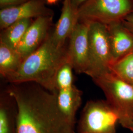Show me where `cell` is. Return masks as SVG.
Wrapping results in <instances>:
<instances>
[{
	"label": "cell",
	"mask_w": 133,
	"mask_h": 133,
	"mask_svg": "<svg viewBox=\"0 0 133 133\" xmlns=\"http://www.w3.org/2000/svg\"><path fill=\"white\" fill-rule=\"evenodd\" d=\"M53 18L43 16L34 19L16 49L24 59L36 50L48 38Z\"/></svg>",
	"instance_id": "10"
},
{
	"label": "cell",
	"mask_w": 133,
	"mask_h": 133,
	"mask_svg": "<svg viewBox=\"0 0 133 133\" xmlns=\"http://www.w3.org/2000/svg\"><path fill=\"white\" fill-rule=\"evenodd\" d=\"M24 59L17 50L0 42V74L6 79L21 66Z\"/></svg>",
	"instance_id": "14"
},
{
	"label": "cell",
	"mask_w": 133,
	"mask_h": 133,
	"mask_svg": "<svg viewBox=\"0 0 133 133\" xmlns=\"http://www.w3.org/2000/svg\"><path fill=\"white\" fill-rule=\"evenodd\" d=\"M127 129H129V130H130L131 132H132L133 133V122L127 128Z\"/></svg>",
	"instance_id": "21"
},
{
	"label": "cell",
	"mask_w": 133,
	"mask_h": 133,
	"mask_svg": "<svg viewBox=\"0 0 133 133\" xmlns=\"http://www.w3.org/2000/svg\"><path fill=\"white\" fill-rule=\"evenodd\" d=\"M17 105V133H71L74 126L57 105L56 93L35 82L10 83Z\"/></svg>",
	"instance_id": "1"
},
{
	"label": "cell",
	"mask_w": 133,
	"mask_h": 133,
	"mask_svg": "<svg viewBox=\"0 0 133 133\" xmlns=\"http://www.w3.org/2000/svg\"><path fill=\"white\" fill-rule=\"evenodd\" d=\"M133 13V0H88L77 10L78 21L108 25Z\"/></svg>",
	"instance_id": "4"
},
{
	"label": "cell",
	"mask_w": 133,
	"mask_h": 133,
	"mask_svg": "<svg viewBox=\"0 0 133 133\" xmlns=\"http://www.w3.org/2000/svg\"><path fill=\"white\" fill-rule=\"evenodd\" d=\"M73 8L76 10H78L79 7L83 5L88 0H70Z\"/></svg>",
	"instance_id": "19"
},
{
	"label": "cell",
	"mask_w": 133,
	"mask_h": 133,
	"mask_svg": "<svg viewBox=\"0 0 133 133\" xmlns=\"http://www.w3.org/2000/svg\"><path fill=\"white\" fill-rule=\"evenodd\" d=\"M34 20L33 19L19 20L1 30L0 42L16 50Z\"/></svg>",
	"instance_id": "15"
},
{
	"label": "cell",
	"mask_w": 133,
	"mask_h": 133,
	"mask_svg": "<svg viewBox=\"0 0 133 133\" xmlns=\"http://www.w3.org/2000/svg\"><path fill=\"white\" fill-rule=\"evenodd\" d=\"M29 0H0L1 9L21 5Z\"/></svg>",
	"instance_id": "17"
},
{
	"label": "cell",
	"mask_w": 133,
	"mask_h": 133,
	"mask_svg": "<svg viewBox=\"0 0 133 133\" xmlns=\"http://www.w3.org/2000/svg\"><path fill=\"white\" fill-rule=\"evenodd\" d=\"M122 22L124 25L133 33V13L128 15Z\"/></svg>",
	"instance_id": "18"
},
{
	"label": "cell",
	"mask_w": 133,
	"mask_h": 133,
	"mask_svg": "<svg viewBox=\"0 0 133 133\" xmlns=\"http://www.w3.org/2000/svg\"><path fill=\"white\" fill-rule=\"evenodd\" d=\"M88 68L86 75L93 79L110 72L114 62L106 25L89 23Z\"/></svg>",
	"instance_id": "5"
},
{
	"label": "cell",
	"mask_w": 133,
	"mask_h": 133,
	"mask_svg": "<svg viewBox=\"0 0 133 133\" xmlns=\"http://www.w3.org/2000/svg\"><path fill=\"white\" fill-rule=\"evenodd\" d=\"M45 2L50 5H54L56 4L58 2L61 0H45Z\"/></svg>",
	"instance_id": "20"
},
{
	"label": "cell",
	"mask_w": 133,
	"mask_h": 133,
	"mask_svg": "<svg viewBox=\"0 0 133 133\" xmlns=\"http://www.w3.org/2000/svg\"><path fill=\"white\" fill-rule=\"evenodd\" d=\"M67 48L68 44L62 48L56 45L49 33L42 44L24 59L18 70L5 80L10 83L35 82L55 92L57 74L68 62Z\"/></svg>",
	"instance_id": "2"
},
{
	"label": "cell",
	"mask_w": 133,
	"mask_h": 133,
	"mask_svg": "<svg viewBox=\"0 0 133 133\" xmlns=\"http://www.w3.org/2000/svg\"><path fill=\"white\" fill-rule=\"evenodd\" d=\"M110 71L121 79L133 85V50L113 62Z\"/></svg>",
	"instance_id": "16"
},
{
	"label": "cell",
	"mask_w": 133,
	"mask_h": 133,
	"mask_svg": "<svg viewBox=\"0 0 133 133\" xmlns=\"http://www.w3.org/2000/svg\"><path fill=\"white\" fill-rule=\"evenodd\" d=\"M17 105L7 91L0 96V133H17Z\"/></svg>",
	"instance_id": "13"
},
{
	"label": "cell",
	"mask_w": 133,
	"mask_h": 133,
	"mask_svg": "<svg viewBox=\"0 0 133 133\" xmlns=\"http://www.w3.org/2000/svg\"><path fill=\"white\" fill-rule=\"evenodd\" d=\"M73 70L69 62L61 66L56 78L55 93L61 112L74 126L76 112L82 103V92L74 84Z\"/></svg>",
	"instance_id": "7"
},
{
	"label": "cell",
	"mask_w": 133,
	"mask_h": 133,
	"mask_svg": "<svg viewBox=\"0 0 133 133\" xmlns=\"http://www.w3.org/2000/svg\"><path fill=\"white\" fill-rule=\"evenodd\" d=\"M119 115V123L127 129L133 122V85L111 71L92 79Z\"/></svg>",
	"instance_id": "3"
},
{
	"label": "cell",
	"mask_w": 133,
	"mask_h": 133,
	"mask_svg": "<svg viewBox=\"0 0 133 133\" xmlns=\"http://www.w3.org/2000/svg\"><path fill=\"white\" fill-rule=\"evenodd\" d=\"M89 23L78 21L68 42V62L78 74H86L88 68Z\"/></svg>",
	"instance_id": "8"
},
{
	"label": "cell",
	"mask_w": 133,
	"mask_h": 133,
	"mask_svg": "<svg viewBox=\"0 0 133 133\" xmlns=\"http://www.w3.org/2000/svg\"><path fill=\"white\" fill-rule=\"evenodd\" d=\"M77 11L72 6L70 0H64L60 17L50 36L57 46L62 48L68 44V39L78 22Z\"/></svg>",
	"instance_id": "11"
},
{
	"label": "cell",
	"mask_w": 133,
	"mask_h": 133,
	"mask_svg": "<svg viewBox=\"0 0 133 133\" xmlns=\"http://www.w3.org/2000/svg\"><path fill=\"white\" fill-rule=\"evenodd\" d=\"M119 115L107 100L87 102L81 114L78 133H116Z\"/></svg>",
	"instance_id": "6"
},
{
	"label": "cell",
	"mask_w": 133,
	"mask_h": 133,
	"mask_svg": "<svg viewBox=\"0 0 133 133\" xmlns=\"http://www.w3.org/2000/svg\"><path fill=\"white\" fill-rule=\"evenodd\" d=\"M71 133H76V132H75V131H72V132H71Z\"/></svg>",
	"instance_id": "22"
},
{
	"label": "cell",
	"mask_w": 133,
	"mask_h": 133,
	"mask_svg": "<svg viewBox=\"0 0 133 133\" xmlns=\"http://www.w3.org/2000/svg\"><path fill=\"white\" fill-rule=\"evenodd\" d=\"M106 26L114 62L133 50V33L124 25L122 21Z\"/></svg>",
	"instance_id": "12"
},
{
	"label": "cell",
	"mask_w": 133,
	"mask_h": 133,
	"mask_svg": "<svg viewBox=\"0 0 133 133\" xmlns=\"http://www.w3.org/2000/svg\"><path fill=\"white\" fill-rule=\"evenodd\" d=\"M43 16H54L45 0H29L16 6L0 10V29L2 30L14 22L23 19H36Z\"/></svg>",
	"instance_id": "9"
}]
</instances>
